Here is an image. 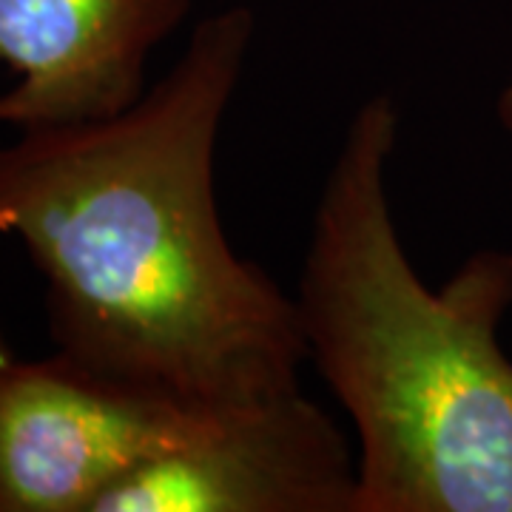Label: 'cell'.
<instances>
[{
	"label": "cell",
	"mask_w": 512,
	"mask_h": 512,
	"mask_svg": "<svg viewBox=\"0 0 512 512\" xmlns=\"http://www.w3.org/2000/svg\"><path fill=\"white\" fill-rule=\"evenodd\" d=\"M256 18L200 20L126 111L0 146V237L43 279L57 353L200 410L299 387L296 302L222 231L217 143Z\"/></svg>",
	"instance_id": "obj_1"
},
{
	"label": "cell",
	"mask_w": 512,
	"mask_h": 512,
	"mask_svg": "<svg viewBox=\"0 0 512 512\" xmlns=\"http://www.w3.org/2000/svg\"><path fill=\"white\" fill-rule=\"evenodd\" d=\"M399 109L353 111L293 296L308 362L356 433L353 512H512V362L498 325L512 254L478 251L430 291L404 254L387 171Z\"/></svg>",
	"instance_id": "obj_2"
},
{
	"label": "cell",
	"mask_w": 512,
	"mask_h": 512,
	"mask_svg": "<svg viewBox=\"0 0 512 512\" xmlns=\"http://www.w3.org/2000/svg\"><path fill=\"white\" fill-rule=\"evenodd\" d=\"M208 413L57 350L35 362L12 356L0 365V512H97Z\"/></svg>",
	"instance_id": "obj_3"
},
{
	"label": "cell",
	"mask_w": 512,
	"mask_h": 512,
	"mask_svg": "<svg viewBox=\"0 0 512 512\" xmlns=\"http://www.w3.org/2000/svg\"><path fill=\"white\" fill-rule=\"evenodd\" d=\"M356 453L302 387L211 410L97 512H353Z\"/></svg>",
	"instance_id": "obj_4"
},
{
	"label": "cell",
	"mask_w": 512,
	"mask_h": 512,
	"mask_svg": "<svg viewBox=\"0 0 512 512\" xmlns=\"http://www.w3.org/2000/svg\"><path fill=\"white\" fill-rule=\"evenodd\" d=\"M191 0H0V126L18 131L106 120L146 94V69Z\"/></svg>",
	"instance_id": "obj_5"
},
{
	"label": "cell",
	"mask_w": 512,
	"mask_h": 512,
	"mask_svg": "<svg viewBox=\"0 0 512 512\" xmlns=\"http://www.w3.org/2000/svg\"><path fill=\"white\" fill-rule=\"evenodd\" d=\"M498 120H501V126L512 131V77L510 83L504 86V92L498 97Z\"/></svg>",
	"instance_id": "obj_6"
},
{
	"label": "cell",
	"mask_w": 512,
	"mask_h": 512,
	"mask_svg": "<svg viewBox=\"0 0 512 512\" xmlns=\"http://www.w3.org/2000/svg\"><path fill=\"white\" fill-rule=\"evenodd\" d=\"M12 359V348L6 342V333H3V319H0V365H6Z\"/></svg>",
	"instance_id": "obj_7"
}]
</instances>
